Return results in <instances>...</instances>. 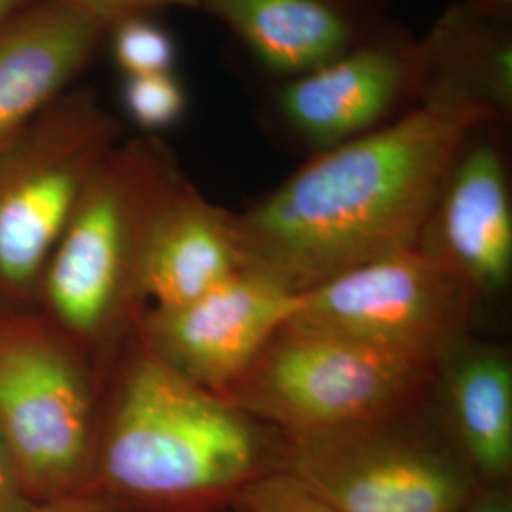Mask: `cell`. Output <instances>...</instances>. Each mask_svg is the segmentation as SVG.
Masks as SVG:
<instances>
[{
	"label": "cell",
	"mask_w": 512,
	"mask_h": 512,
	"mask_svg": "<svg viewBox=\"0 0 512 512\" xmlns=\"http://www.w3.org/2000/svg\"><path fill=\"white\" fill-rule=\"evenodd\" d=\"M247 270L234 211L209 202L183 175L148 222L137 300H150L152 310L179 308Z\"/></svg>",
	"instance_id": "13"
},
{
	"label": "cell",
	"mask_w": 512,
	"mask_h": 512,
	"mask_svg": "<svg viewBox=\"0 0 512 512\" xmlns=\"http://www.w3.org/2000/svg\"><path fill=\"white\" fill-rule=\"evenodd\" d=\"M18 512H131L110 497L95 492H76V494L29 501Z\"/></svg>",
	"instance_id": "21"
},
{
	"label": "cell",
	"mask_w": 512,
	"mask_h": 512,
	"mask_svg": "<svg viewBox=\"0 0 512 512\" xmlns=\"http://www.w3.org/2000/svg\"><path fill=\"white\" fill-rule=\"evenodd\" d=\"M439 363L289 321L220 397L283 437L313 435L425 408Z\"/></svg>",
	"instance_id": "3"
},
{
	"label": "cell",
	"mask_w": 512,
	"mask_h": 512,
	"mask_svg": "<svg viewBox=\"0 0 512 512\" xmlns=\"http://www.w3.org/2000/svg\"><path fill=\"white\" fill-rule=\"evenodd\" d=\"M84 368L31 327L0 329V435L31 501L84 492L97 429Z\"/></svg>",
	"instance_id": "8"
},
{
	"label": "cell",
	"mask_w": 512,
	"mask_h": 512,
	"mask_svg": "<svg viewBox=\"0 0 512 512\" xmlns=\"http://www.w3.org/2000/svg\"><path fill=\"white\" fill-rule=\"evenodd\" d=\"M300 308V294L247 270L217 289L145 319V346L184 378L224 393Z\"/></svg>",
	"instance_id": "10"
},
{
	"label": "cell",
	"mask_w": 512,
	"mask_h": 512,
	"mask_svg": "<svg viewBox=\"0 0 512 512\" xmlns=\"http://www.w3.org/2000/svg\"><path fill=\"white\" fill-rule=\"evenodd\" d=\"M418 249L482 298L501 293L512 274V194L505 126L480 122L450 165Z\"/></svg>",
	"instance_id": "11"
},
{
	"label": "cell",
	"mask_w": 512,
	"mask_h": 512,
	"mask_svg": "<svg viewBox=\"0 0 512 512\" xmlns=\"http://www.w3.org/2000/svg\"><path fill=\"white\" fill-rule=\"evenodd\" d=\"M124 124L90 86H74L0 152V287H31Z\"/></svg>",
	"instance_id": "6"
},
{
	"label": "cell",
	"mask_w": 512,
	"mask_h": 512,
	"mask_svg": "<svg viewBox=\"0 0 512 512\" xmlns=\"http://www.w3.org/2000/svg\"><path fill=\"white\" fill-rule=\"evenodd\" d=\"M416 107L512 122V18L458 0L416 38Z\"/></svg>",
	"instance_id": "15"
},
{
	"label": "cell",
	"mask_w": 512,
	"mask_h": 512,
	"mask_svg": "<svg viewBox=\"0 0 512 512\" xmlns=\"http://www.w3.org/2000/svg\"><path fill=\"white\" fill-rule=\"evenodd\" d=\"M183 175L156 135L122 139L95 167L42 275L55 317L74 336H105L137 300L148 222Z\"/></svg>",
	"instance_id": "4"
},
{
	"label": "cell",
	"mask_w": 512,
	"mask_h": 512,
	"mask_svg": "<svg viewBox=\"0 0 512 512\" xmlns=\"http://www.w3.org/2000/svg\"><path fill=\"white\" fill-rule=\"evenodd\" d=\"M421 410L283 437L281 471L334 512L463 511L486 488L442 427L421 429Z\"/></svg>",
	"instance_id": "5"
},
{
	"label": "cell",
	"mask_w": 512,
	"mask_h": 512,
	"mask_svg": "<svg viewBox=\"0 0 512 512\" xmlns=\"http://www.w3.org/2000/svg\"><path fill=\"white\" fill-rule=\"evenodd\" d=\"M459 512H512L511 486L486 488Z\"/></svg>",
	"instance_id": "23"
},
{
	"label": "cell",
	"mask_w": 512,
	"mask_h": 512,
	"mask_svg": "<svg viewBox=\"0 0 512 512\" xmlns=\"http://www.w3.org/2000/svg\"><path fill=\"white\" fill-rule=\"evenodd\" d=\"M213 512H236V509H224V511H213Z\"/></svg>",
	"instance_id": "26"
},
{
	"label": "cell",
	"mask_w": 512,
	"mask_h": 512,
	"mask_svg": "<svg viewBox=\"0 0 512 512\" xmlns=\"http://www.w3.org/2000/svg\"><path fill=\"white\" fill-rule=\"evenodd\" d=\"M33 2L37 0H0V25Z\"/></svg>",
	"instance_id": "25"
},
{
	"label": "cell",
	"mask_w": 512,
	"mask_h": 512,
	"mask_svg": "<svg viewBox=\"0 0 512 512\" xmlns=\"http://www.w3.org/2000/svg\"><path fill=\"white\" fill-rule=\"evenodd\" d=\"M283 435L190 382L145 346L97 429L84 492L131 512L234 509L256 480L281 471Z\"/></svg>",
	"instance_id": "2"
},
{
	"label": "cell",
	"mask_w": 512,
	"mask_h": 512,
	"mask_svg": "<svg viewBox=\"0 0 512 512\" xmlns=\"http://www.w3.org/2000/svg\"><path fill=\"white\" fill-rule=\"evenodd\" d=\"M88 10L110 27L122 19L148 16L160 8H194L200 10L202 0H71Z\"/></svg>",
	"instance_id": "20"
},
{
	"label": "cell",
	"mask_w": 512,
	"mask_h": 512,
	"mask_svg": "<svg viewBox=\"0 0 512 512\" xmlns=\"http://www.w3.org/2000/svg\"><path fill=\"white\" fill-rule=\"evenodd\" d=\"M480 302L475 289L416 247L300 294L291 323L440 361L473 336Z\"/></svg>",
	"instance_id": "7"
},
{
	"label": "cell",
	"mask_w": 512,
	"mask_h": 512,
	"mask_svg": "<svg viewBox=\"0 0 512 512\" xmlns=\"http://www.w3.org/2000/svg\"><path fill=\"white\" fill-rule=\"evenodd\" d=\"M433 403L440 427L484 488L511 486L512 363L505 349L471 338L439 363Z\"/></svg>",
	"instance_id": "16"
},
{
	"label": "cell",
	"mask_w": 512,
	"mask_h": 512,
	"mask_svg": "<svg viewBox=\"0 0 512 512\" xmlns=\"http://www.w3.org/2000/svg\"><path fill=\"white\" fill-rule=\"evenodd\" d=\"M186 92L175 73L128 76L124 107L133 124L147 135L175 126L186 112Z\"/></svg>",
	"instance_id": "18"
},
{
	"label": "cell",
	"mask_w": 512,
	"mask_h": 512,
	"mask_svg": "<svg viewBox=\"0 0 512 512\" xmlns=\"http://www.w3.org/2000/svg\"><path fill=\"white\" fill-rule=\"evenodd\" d=\"M465 2L475 4L478 8L488 10L492 14L512 18V0H465Z\"/></svg>",
	"instance_id": "24"
},
{
	"label": "cell",
	"mask_w": 512,
	"mask_h": 512,
	"mask_svg": "<svg viewBox=\"0 0 512 512\" xmlns=\"http://www.w3.org/2000/svg\"><path fill=\"white\" fill-rule=\"evenodd\" d=\"M109 33L71 0H37L0 25V152L74 88Z\"/></svg>",
	"instance_id": "12"
},
{
	"label": "cell",
	"mask_w": 512,
	"mask_h": 512,
	"mask_svg": "<svg viewBox=\"0 0 512 512\" xmlns=\"http://www.w3.org/2000/svg\"><path fill=\"white\" fill-rule=\"evenodd\" d=\"M236 512H334L294 476L277 471L239 495Z\"/></svg>",
	"instance_id": "19"
},
{
	"label": "cell",
	"mask_w": 512,
	"mask_h": 512,
	"mask_svg": "<svg viewBox=\"0 0 512 512\" xmlns=\"http://www.w3.org/2000/svg\"><path fill=\"white\" fill-rule=\"evenodd\" d=\"M112 55L126 76L173 73L177 46L169 31L148 16L122 19L110 27Z\"/></svg>",
	"instance_id": "17"
},
{
	"label": "cell",
	"mask_w": 512,
	"mask_h": 512,
	"mask_svg": "<svg viewBox=\"0 0 512 512\" xmlns=\"http://www.w3.org/2000/svg\"><path fill=\"white\" fill-rule=\"evenodd\" d=\"M486 120L469 110L418 105L313 154L260 202L234 213L249 268L302 294L416 249L467 133Z\"/></svg>",
	"instance_id": "1"
},
{
	"label": "cell",
	"mask_w": 512,
	"mask_h": 512,
	"mask_svg": "<svg viewBox=\"0 0 512 512\" xmlns=\"http://www.w3.org/2000/svg\"><path fill=\"white\" fill-rule=\"evenodd\" d=\"M200 10L279 80L348 54L391 23L384 0H202Z\"/></svg>",
	"instance_id": "14"
},
{
	"label": "cell",
	"mask_w": 512,
	"mask_h": 512,
	"mask_svg": "<svg viewBox=\"0 0 512 512\" xmlns=\"http://www.w3.org/2000/svg\"><path fill=\"white\" fill-rule=\"evenodd\" d=\"M416 103V37L391 21L348 54L279 80L260 105V124L313 156L382 128Z\"/></svg>",
	"instance_id": "9"
},
{
	"label": "cell",
	"mask_w": 512,
	"mask_h": 512,
	"mask_svg": "<svg viewBox=\"0 0 512 512\" xmlns=\"http://www.w3.org/2000/svg\"><path fill=\"white\" fill-rule=\"evenodd\" d=\"M29 501L14 458L0 435V512H18Z\"/></svg>",
	"instance_id": "22"
}]
</instances>
